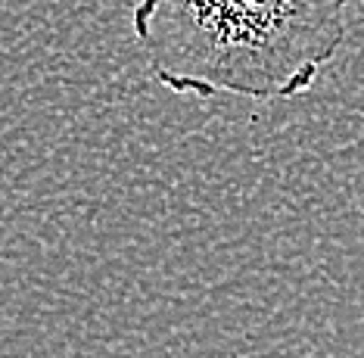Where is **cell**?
Returning <instances> with one entry per match:
<instances>
[{"instance_id": "6da1fadb", "label": "cell", "mask_w": 364, "mask_h": 358, "mask_svg": "<svg viewBox=\"0 0 364 358\" xmlns=\"http://www.w3.org/2000/svg\"><path fill=\"white\" fill-rule=\"evenodd\" d=\"M349 0H140L131 28L175 94L289 100L346 41Z\"/></svg>"}]
</instances>
